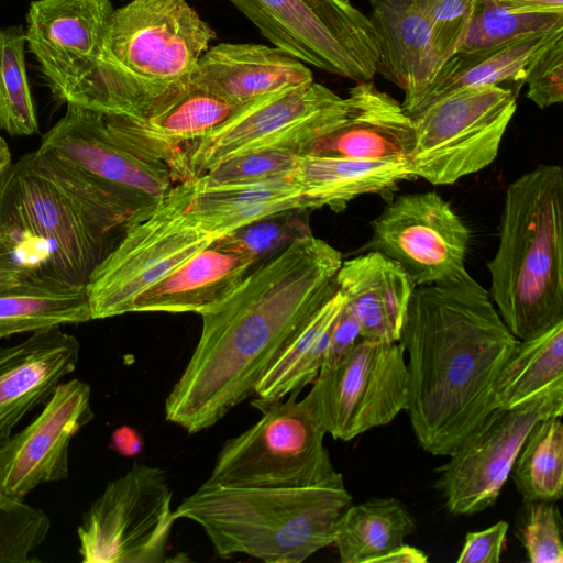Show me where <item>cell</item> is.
I'll return each mask as SVG.
<instances>
[{
	"label": "cell",
	"instance_id": "1",
	"mask_svg": "<svg viewBox=\"0 0 563 563\" xmlns=\"http://www.w3.org/2000/svg\"><path fill=\"white\" fill-rule=\"evenodd\" d=\"M342 262L335 247L310 232L254 266L200 313L199 340L165 399L166 420L195 434L253 395L286 342L334 292Z\"/></svg>",
	"mask_w": 563,
	"mask_h": 563
},
{
	"label": "cell",
	"instance_id": "2",
	"mask_svg": "<svg viewBox=\"0 0 563 563\" xmlns=\"http://www.w3.org/2000/svg\"><path fill=\"white\" fill-rule=\"evenodd\" d=\"M399 342L408 355L416 440L426 452L449 456L494 409L496 377L518 339L465 271L415 288Z\"/></svg>",
	"mask_w": 563,
	"mask_h": 563
},
{
	"label": "cell",
	"instance_id": "3",
	"mask_svg": "<svg viewBox=\"0 0 563 563\" xmlns=\"http://www.w3.org/2000/svg\"><path fill=\"white\" fill-rule=\"evenodd\" d=\"M487 269L492 301L518 340L563 320L561 165L540 164L508 185Z\"/></svg>",
	"mask_w": 563,
	"mask_h": 563
},
{
	"label": "cell",
	"instance_id": "4",
	"mask_svg": "<svg viewBox=\"0 0 563 563\" xmlns=\"http://www.w3.org/2000/svg\"><path fill=\"white\" fill-rule=\"evenodd\" d=\"M352 496L343 477L308 487H239L206 481L174 509L198 523L220 558L301 563L332 545Z\"/></svg>",
	"mask_w": 563,
	"mask_h": 563
},
{
	"label": "cell",
	"instance_id": "5",
	"mask_svg": "<svg viewBox=\"0 0 563 563\" xmlns=\"http://www.w3.org/2000/svg\"><path fill=\"white\" fill-rule=\"evenodd\" d=\"M216 37L186 0H131L114 9L91 70L65 102L101 114L135 107L190 78Z\"/></svg>",
	"mask_w": 563,
	"mask_h": 563
},
{
	"label": "cell",
	"instance_id": "6",
	"mask_svg": "<svg viewBox=\"0 0 563 563\" xmlns=\"http://www.w3.org/2000/svg\"><path fill=\"white\" fill-rule=\"evenodd\" d=\"M34 156L112 232L123 233L177 184L168 164L109 132L102 114L66 103Z\"/></svg>",
	"mask_w": 563,
	"mask_h": 563
},
{
	"label": "cell",
	"instance_id": "7",
	"mask_svg": "<svg viewBox=\"0 0 563 563\" xmlns=\"http://www.w3.org/2000/svg\"><path fill=\"white\" fill-rule=\"evenodd\" d=\"M0 228L33 249L41 273L86 286L113 235L35 158L24 154L0 183Z\"/></svg>",
	"mask_w": 563,
	"mask_h": 563
},
{
	"label": "cell",
	"instance_id": "8",
	"mask_svg": "<svg viewBox=\"0 0 563 563\" xmlns=\"http://www.w3.org/2000/svg\"><path fill=\"white\" fill-rule=\"evenodd\" d=\"M263 410L249 429L224 442L208 482L239 487H308L342 476L330 459L313 391Z\"/></svg>",
	"mask_w": 563,
	"mask_h": 563
},
{
	"label": "cell",
	"instance_id": "9",
	"mask_svg": "<svg viewBox=\"0 0 563 563\" xmlns=\"http://www.w3.org/2000/svg\"><path fill=\"white\" fill-rule=\"evenodd\" d=\"M344 112L345 98L316 81L258 97L180 147L181 181L254 151L279 148L308 154L317 141L336 128Z\"/></svg>",
	"mask_w": 563,
	"mask_h": 563
},
{
	"label": "cell",
	"instance_id": "10",
	"mask_svg": "<svg viewBox=\"0 0 563 563\" xmlns=\"http://www.w3.org/2000/svg\"><path fill=\"white\" fill-rule=\"evenodd\" d=\"M273 46L355 82L378 70L379 42L369 16L343 0H229Z\"/></svg>",
	"mask_w": 563,
	"mask_h": 563
},
{
	"label": "cell",
	"instance_id": "11",
	"mask_svg": "<svg viewBox=\"0 0 563 563\" xmlns=\"http://www.w3.org/2000/svg\"><path fill=\"white\" fill-rule=\"evenodd\" d=\"M516 109L517 95L496 86L464 88L421 109L411 117L416 177L451 185L489 166Z\"/></svg>",
	"mask_w": 563,
	"mask_h": 563
},
{
	"label": "cell",
	"instance_id": "12",
	"mask_svg": "<svg viewBox=\"0 0 563 563\" xmlns=\"http://www.w3.org/2000/svg\"><path fill=\"white\" fill-rule=\"evenodd\" d=\"M213 240L186 220L169 189L124 230L89 275L91 320L132 312L141 294Z\"/></svg>",
	"mask_w": 563,
	"mask_h": 563
},
{
	"label": "cell",
	"instance_id": "13",
	"mask_svg": "<svg viewBox=\"0 0 563 563\" xmlns=\"http://www.w3.org/2000/svg\"><path fill=\"white\" fill-rule=\"evenodd\" d=\"M165 472L134 463L107 484L77 528L85 563H162L177 520Z\"/></svg>",
	"mask_w": 563,
	"mask_h": 563
},
{
	"label": "cell",
	"instance_id": "14",
	"mask_svg": "<svg viewBox=\"0 0 563 563\" xmlns=\"http://www.w3.org/2000/svg\"><path fill=\"white\" fill-rule=\"evenodd\" d=\"M563 413V384L509 408H494L439 466L435 488L446 510L470 516L495 505L533 426Z\"/></svg>",
	"mask_w": 563,
	"mask_h": 563
},
{
	"label": "cell",
	"instance_id": "15",
	"mask_svg": "<svg viewBox=\"0 0 563 563\" xmlns=\"http://www.w3.org/2000/svg\"><path fill=\"white\" fill-rule=\"evenodd\" d=\"M320 415L335 440L351 441L390 423L409 407V373L400 342L360 339L312 384Z\"/></svg>",
	"mask_w": 563,
	"mask_h": 563
},
{
	"label": "cell",
	"instance_id": "16",
	"mask_svg": "<svg viewBox=\"0 0 563 563\" xmlns=\"http://www.w3.org/2000/svg\"><path fill=\"white\" fill-rule=\"evenodd\" d=\"M369 224L372 236L362 250L398 263L416 287L450 280L466 271L470 229L435 191L398 195Z\"/></svg>",
	"mask_w": 563,
	"mask_h": 563
},
{
	"label": "cell",
	"instance_id": "17",
	"mask_svg": "<svg viewBox=\"0 0 563 563\" xmlns=\"http://www.w3.org/2000/svg\"><path fill=\"white\" fill-rule=\"evenodd\" d=\"M43 406L0 445V489L14 499L68 476L70 442L95 418L91 388L78 378L62 382Z\"/></svg>",
	"mask_w": 563,
	"mask_h": 563
},
{
	"label": "cell",
	"instance_id": "18",
	"mask_svg": "<svg viewBox=\"0 0 563 563\" xmlns=\"http://www.w3.org/2000/svg\"><path fill=\"white\" fill-rule=\"evenodd\" d=\"M114 11L111 0H34L26 45L54 93L66 101L91 70Z\"/></svg>",
	"mask_w": 563,
	"mask_h": 563
},
{
	"label": "cell",
	"instance_id": "19",
	"mask_svg": "<svg viewBox=\"0 0 563 563\" xmlns=\"http://www.w3.org/2000/svg\"><path fill=\"white\" fill-rule=\"evenodd\" d=\"M235 107L194 76L130 109L102 114L106 128L131 141L180 177V147L223 122Z\"/></svg>",
	"mask_w": 563,
	"mask_h": 563
},
{
	"label": "cell",
	"instance_id": "20",
	"mask_svg": "<svg viewBox=\"0 0 563 563\" xmlns=\"http://www.w3.org/2000/svg\"><path fill=\"white\" fill-rule=\"evenodd\" d=\"M79 354L78 339L60 327L32 332L13 345H0V445L76 369Z\"/></svg>",
	"mask_w": 563,
	"mask_h": 563
},
{
	"label": "cell",
	"instance_id": "21",
	"mask_svg": "<svg viewBox=\"0 0 563 563\" xmlns=\"http://www.w3.org/2000/svg\"><path fill=\"white\" fill-rule=\"evenodd\" d=\"M369 4L379 42L377 73L404 91L401 104L412 117L443 65L433 44L426 0H369Z\"/></svg>",
	"mask_w": 563,
	"mask_h": 563
},
{
	"label": "cell",
	"instance_id": "22",
	"mask_svg": "<svg viewBox=\"0 0 563 563\" xmlns=\"http://www.w3.org/2000/svg\"><path fill=\"white\" fill-rule=\"evenodd\" d=\"M345 98V112L334 130L308 154L371 161L410 159L415 131L401 102L372 81L356 82Z\"/></svg>",
	"mask_w": 563,
	"mask_h": 563
},
{
	"label": "cell",
	"instance_id": "23",
	"mask_svg": "<svg viewBox=\"0 0 563 563\" xmlns=\"http://www.w3.org/2000/svg\"><path fill=\"white\" fill-rule=\"evenodd\" d=\"M256 266L228 235L207 247L141 294L132 312L202 313L228 297Z\"/></svg>",
	"mask_w": 563,
	"mask_h": 563
},
{
	"label": "cell",
	"instance_id": "24",
	"mask_svg": "<svg viewBox=\"0 0 563 563\" xmlns=\"http://www.w3.org/2000/svg\"><path fill=\"white\" fill-rule=\"evenodd\" d=\"M192 76L235 108L267 93L310 84V68L276 46L220 43L200 57Z\"/></svg>",
	"mask_w": 563,
	"mask_h": 563
},
{
	"label": "cell",
	"instance_id": "25",
	"mask_svg": "<svg viewBox=\"0 0 563 563\" xmlns=\"http://www.w3.org/2000/svg\"><path fill=\"white\" fill-rule=\"evenodd\" d=\"M170 192L186 220L214 239L277 212L313 210L292 175L208 189H196L185 180L175 184Z\"/></svg>",
	"mask_w": 563,
	"mask_h": 563
},
{
	"label": "cell",
	"instance_id": "26",
	"mask_svg": "<svg viewBox=\"0 0 563 563\" xmlns=\"http://www.w3.org/2000/svg\"><path fill=\"white\" fill-rule=\"evenodd\" d=\"M335 285L358 321L362 339L399 342L416 286L398 263L366 251L342 262Z\"/></svg>",
	"mask_w": 563,
	"mask_h": 563
},
{
	"label": "cell",
	"instance_id": "27",
	"mask_svg": "<svg viewBox=\"0 0 563 563\" xmlns=\"http://www.w3.org/2000/svg\"><path fill=\"white\" fill-rule=\"evenodd\" d=\"M294 179L312 209L343 210L353 199L385 195L405 180L416 179L410 161H371L331 155H299Z\"/></svg>",
	"mask_w": 563,
	"mask_h": 563
},
{
	"label": "cell",
	"instance_id": "28",
	"mask_svg": "<svg viewBox=\"0 0 563 563\" xmlns=\"http://www.w3.org/2000/svg\"><path fill=\"white\" fill-rule=\"evenodd\" d=\"M561 37L563 29H558L489 49L456 52L442 65L417 112L464 88L496 86L518 96L536 62Z\"/></svg>",
	"mask_w": 563,
	"mask_h": 563
},
{
	"label": "cell",
	"instance_id": "29",
	"mask_svg": "<svg viewBox=\"0 0 563 563\" xmlns=\"http://www.w3.org/2000/svg\"><path fill=\"white\" fill-rule=\"evenodd\" d=\"M344 298L334 292L290 336L258 378L252 406L260 411L290 394L300 391L318 377L330 336Z\"/></svg>",
	"mask_w": 563,
	"mask_h": 563
},
{
	"label": "cell",
	"instance_id": "30",
	"mask_svg": "<svg viewBox=\"0 0 563 563\" xmlns=\"http://www.w3.org/2000/svg\"><path fill=\"white\" fill-rule=\"evenodd\" d=\"M90 320L86 286L41 272L0 286V339Z\"/></svg>",
	"mask_w": 563,
	"mask_h": 563
},
{
	"label": "cell",
	"instance_id": "31",
	"mask_svg": "<svg viewBox=\"0 0 563 563\" xmlns=\"http://www.w3.org/2000/svg\"><path fill=\"white\" fill-rule=\"evenodd\" d=\"M415 529V518L400 499L376 497L344 510L332 545L342 563H377Z\"/></svg>",
	"mask_w": 563,
	"mask_h": 563
},
{
	"label": "cell",
	"instance_id": "32",
	"mask_svg": "<svg viewBox=\"0 0 563 563\" xmlns=\"http://www.w3.org/2000/svg\"><path fill=\"white\" fill-rule=\"evenodd\" d=\"M558 384H563V320L518 340L496 377L493 408L517 406Z\"/></svg>",
	"mask_w": 563,
	"mask_h": 563
},
{
	"label": "cell",
	"instance_id": "33",
	"mask_svg": "<svg viewBox=\"0 0 563 563\" xmlns=\"http://www.w3.org/2000/svg\"><path fill=\"white\" fill-rule=\"evenodd\" d=\"M562 416L537 422L527 435L509 476L523 503L556 501L563 494Z\"/></svg>",
	"mask_w": 563,
	"mask_h": 563
},
{
	"label": "cell",
	"instance_id": "34",
	"mask_svg": "<svg viewBox=\"0 0 563 563\" xmlns=\"http://www.w3.org/2000/svg\"><path fill=\"white\" fill-rule=\"evenodd\" d=\"M563 29V8L515 9L494 0H473L471 19L457 52H477Z\"/></svg>",
	"mask_w": 563,
	"mask_h": 563
},
{
	"label": "cell",
	"instance_id": "35",
	"mask_svg": "<svg viewBox=\"0 0 563 563\" xmlns=\"http://www.w3.org/2000/svg\"><path fill=\"white\" fill-rule=\"evenodd\" d=\"M25 31L0 30V129L11 136L38 132V120L25 66Z\"/></svg>",
	"mask_w": 563,
	"mask_h": 563
},
{
	"label": "cell",
	"instance_id": "36",
	"mask_svg": "<svg viewBox=\"0 0 563 563\" xmlns=\"http://www.w3.org/2000/svg\"><path fill=\"white\" fill-rule=\"evenodd\" d=\"M299 154L279 148L234 156L187 181L196 189L244 186L292 175Z\"/></svg>",
	"mask_w": 563,
	"mask_h": 563
},
{
	"label": "cell",
	"instance_id": "37",
	"mask_svg": "<svg viewBox=\"0 0 563 563\" xmlns=\"http://www.w3.org/2000/svg\"><path fill=\"white\" fill-rule=\"evenodd\" d=\"M49 530L51 520L44 510L0 489V563L36 561L32 554L44 543Z\"/></svg>",
	"mask_w": 563,
	"mask_h": 563
},
{
	"label": "cell",
	"instance_id": "38",
	"mask_svg": "<svg viewBox=\"0 0 563 563\" xmlns=\"http://www.w3.org/2000/svg\"><path fill=\"white\" fill-rule=\"evenodd\" d=\"M306 211L288 210L264 217L229 234L228 238L257 264L275 256L296 239L310 233L301 217Z\"/></svg>",
	"mask_w": 563,
	"mask_h": 563
},
{
	"label": "cell",
	"instance_id": "39",
	"mask_svg": "<svg viewBox=\"0 0 563 563\" xmlns=\"http://www.w3.org/2000/svg\"><path fill=\"white\" fill-rule=\"evenodd\" d=\"M520 540L531 563H562L563 543L554 501L525 503Z\"/></svg>",
	"mask_w": 563,
	"mask_h": 563
},
{
	"label": "cell",
	"instance_id": "40",
	"mask_svg": "<svg viewBox=\"0 0 563 563\" xmlns=\"http://www.w3.org/2000/svg\"><path fill=\"white\" fill-rule=\"evenodd\" d=\"M472 5L473 0H426L433 44L443 64L463 42Z\"/></svg>",
	"mask_w": 563,
	"mask_h": 563
},
{
	"label": "cell",
	"instance_id": "41",
	"mask_svg": "<svg viewBox=\"0 0 563 563\" xmlns=\"http://www.w3.org/2000/svg\"><path fill=\"white\" fill-rule=\"evenodd\" d=\"M527 98L540 109L563 101V37L550 46L527 76Z\"/></svg>",
	"mask_w": 563,
	"mask_h": 563
},
{
	"label": "cell",
	"instance_id": "42",
	"mask_svg": "<svg viewBox=\"0 0 563 563\" xmlns=\"http://www.w3.org/2000/svg\"><path fill=\"white\" fill-rule=\"evenodd\" d=\"M33 249L14 233L0 228V286L22 280L40 271Z\"/></svg>",
	"mask_w": 563,
	"mask_h": 563
},
{
	"label": "cell",
	"instance_id": "43",
	"mask_svg": "<svg viewBox=\"0 0 563 563\" xmlns=\"http://www.w3.org/2000/svg\"><path fill=\"white\" fill-rule=\"evenodd\" d=\"M508 527L507 521L499 520L484 530L466 533L456 563H498Z\"/></svg>",
	"mask_w": 563,
	"mask_h": 563
},
{
	"label": "cell",
	"instance_id": "44",
	"mask_svg": "<svg viewBox=\"0 0 563 563\" xmlns=\"http://www.w3.org/2000/svg\"><path fill=\"white\" fill-rule=\"evenodd\" d=\"M360 339L358 321L344 302L334 323L321 371L335 365Z\"/></svg>",
	"mask_w": 563,
	"mask_h": 563
},
{
	"label": "cell",
	"instance_id": "45",
	"mask_svg": "<svg viewBox=\"0 0 563 563\" xmlns=\"http://www.w3.org/2000/svg\"><path fill=\"white\" fill-rule=\"evenodd\" d=\"M143 439L132 427L122 426L111 434L112 448L123 456H135L143 450Z\"/></svg>",
	"mask_w": 563,
	"mask_h": 563
},
{
	"label": "cell",
	"instance_id": "46",
	"mask_svg": "<svg viewBox=\"0 0 563 563\" xmlns=\"http://www.w3.org/2000/svg\"><path fill=\"white\" fill-rule=\"evenodd\" d=\"M428 562L427 554L420 549L409 545L400 544L384 556L377 563H426Z\"/></svg>",
	"mask_w": 563,
	"mask_h": 563
},
{
	"label": "cell",
	"instance_id": "47",
	"mask_svg": "<svg viewBox=\"0 0 563 563\" xmlns=\"http://www.w3.org/2000/svg\"><path fill=\"white\" fill-rule=\"evenodd\" d=\"M515 9L529 8H563V0H494Z\"/></svg>",
	"mask_w": 563,
	"mask_h": 563
},
{
	"label": "cell",
	"instance_id": "48",
	"mask_svg": "<svg viewBox=\"0 0 563 563\" xmlns=\"http://www.w3.org/2000/svg\"><path fill=\"white\" fill-rule=\"evenodd\" d=\"M12 166V156L7 141L0 136V183Z\"/></svg>",
	"mask_w": 563,
	"mask_h": 563
},
{
	"label": "cell",
	"instance_id": "49",
	"mask_svg": "<svg viewBox=\"0 0 563 563\" xmlns=\"http://www.w3.org/2000/svg\"><path fill=\"white\" fill-rule=\"evenodd\" d=\"M343 1H345V2H350L351 0H343Z\"/></svg>",
	"mask_w": 563,
	"mask_h": 563
}]
</instances>
